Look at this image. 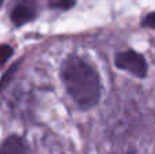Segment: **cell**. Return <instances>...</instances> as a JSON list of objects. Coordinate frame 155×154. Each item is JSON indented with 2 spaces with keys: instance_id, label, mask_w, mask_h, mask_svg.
I'll return each instance as SVG.
<instances>
[{
  "instance_id": "cell-1",
  "label": "cell",
  "mask_w": 155,
  "mask_h": 154,
  "mask_svg": "<svg viewBox=\"0 0 155 154\" xmlns=\"http://www.w3.org/2000/svg\"><path fill=\"white\" fill-rule=\"evenodd\" d=\"M61 81L74 102L83 111L91 109L101 97V81L97 70L79 56L71 55L61 65Z\"/></svg>"
},
{
  "instance_id": "cell-2",
  "label": "cell",
  "mask_w": 155,
  "mask_h": 154,
  "mask_svg": "<svg viewBox=\"0 0 155 154\" xmlns=\"http://www.w3.org/2000/svg\"><path fill=\"white\" fill-rule=\"evenodd\" d=\"M114 64L117 68L134 74L137 78H144L147 75V63L140 53L135 51H124L116 55Z\"/></svg>"
},
{
  "instance_id": "cell-3",
  "label": "cell",
  "mask_w": 155,
  "mask_h": 154,
  "mask_svg": "<svg viewBox=\"0 0 155 154\" xmlns=\"http://www.w3.org/2000/svg\"><path fill=\"white\" fill-rule=\"evenodd\" d=\"M37 16V7L33 2L27 0L23 3H18L11 11V21L15 26H23L27 22L33 21Z\"/></svg>"
},
{
  "instance_id": "cell-4",
  "label": "cell",
  "mask_w": 155,
  "mask_h": 154,
  "mask_svg": "<svg viewBox=\"0 0 155 154\" xmlns=\"http://www.w3.org/2000/svg\"><path fill=\"white\" fill-rule=\"evenodd\" d=\"M0 154H31V150L22 136L10 135L0 146Z\"/></svg>"
},
{
  "instance_id": "cell-5",
  "label": "cell",
  "mask_w": 155,
  "mask_h": 154,
  "mask_svg": "<svg viewBox=\"0 0 155 154\" xmlns=\"http://www.w3.org/2000/svg\"><path fill=\"white\" fill-rule=\"evenodd\" d=\"M75 0H48L49 7L59 8V10H70L75 5Z\"/></svg>"
},
{
  "instance_id": "cell-6",
  "label": "cell",
  "mask_w": 155,
  "mask_h": 154,
  "mask_svg": "<svg viewBox=\"0 0 155 154\" xmlns=\"http://www.w3.org/2000/svg\"><path fill=\"white\" fill-rule=\"evenodd\" d=\"M12 53H14V49L11 45H8V44L0 45V64H4L12 56Z\"/></svg>"
},
{
  "instance_id": "cell-7",
  "label": "cell",
  "mask_w": 155,
  "mask_h": 154,
  "mask_svg": "<svg viewBox=\"0 0 155 154\" xmlns=\"http://www.w3.org/2000/svg\"><path fill=\"white\" fill-rule=\"evenodd\" d=\"M143 26L155 29V12H151L144 16V19H143Z\"/></svg>"
},
{
  "instance_id": "cell-8",
  "label": "cell",
  "mask_w": 155,
  "mask_h": 154,
  "mask_svg": "<svg viewBox=\"0 0 155 154\" xmlns=\"http://www.w3.org/2000/svg\"><path fill=\"white\" fill-rule=\"evenodd\" d=\"M3 4V0H0V5H2Z\"/></svg>"
}]
</instances>
